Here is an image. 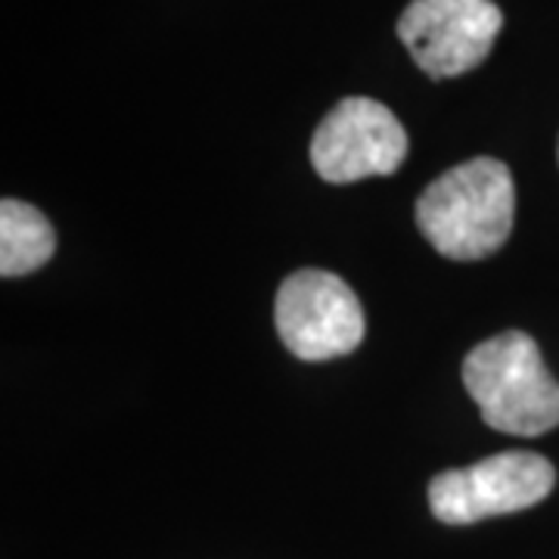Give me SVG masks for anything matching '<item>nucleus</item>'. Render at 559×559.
I'll return each instance as SVG.
<instances>
[{
    "label": "nucleus",
    "mask_w": 559,
    "mask_h": 559,
    "mask_svg": "<svg viewBox=\"0 0 559 559\" xmlns=\"http://www.w3.org/2000/svg\"><path fill=\"white\" fill-rule=\"evenodd\" d=\"M516 187L500 159L476 156L448 168L417 200V227L444 259L495 255L513 234Z\"/></svg>",
    "instance_id": "f257e3e1"
},
{
    "label": "nucleus",
    "mask_w": 559,
    "mask_h": 559,
    "mask_svg": "<svg viewBox=\"0 0 559 559\" xmlns=\"http://www.w3.org/2000/svg\"><path fill=\"white\" fill-rule=\"evenodd\" d=\"M463 385L485 426L498 432L535 439L559 426V382L522 330L476 345L463 360Z\"/></svg>",
    "instance_id": "f03ea898"
},
{
    "label": "nucleus",
    "mask_w": 559,
    "mask_h": 559,
    "mask_svg": "<svg viewBox=\"0 0 559 559\" xmlns=\"http://www.w3.org/2000/svg\"><path fill=\"white\" fill-rule=\"evenodd\" d=\"M557 485V469L535 451H500L429 481V510L444 525H473L528 510Z\"/></svg>",
    "instance_id": "7ed1b4c3"
},
{
    "label": "nucleus",
    "mask_w": 559,
    "mask_h": 559,
    "mask_svg": "<svg viewBox=\"0 0 559 559\" xmlns=\"http://www.w3.org/2000/svg\"><path fill=\"white\" fill-rule=\"evenodd\" d=\"M280 342L299 360H333L355 352L367 320L355 289L330 271L305 267L280 283L274 305Z\"/></svg>",
    "instance_id": "20e7f679"
},
{
    "label": "nucleus",
    "mask_w": 559,
    "mask_h": 559,
    "mask_svg": "<svg viewBox=\"0 0 559 559\" xmlns=\"http://www.w3.org/2000/svg\"><path fill=\"white\" fill-rule=\"evenodd\" d=\"M407 159V131L380 100L345 97L311 138V165L326 183H355L399 171Z\"/></svg>",
    "instance_id": "39448f33"
},
{
    "label": "nucleus",
    "mask_w": 559,
    "mask_h": 559,
    "mask_svg": "<svg viewBox=\"0 0 559 559\" xmlns=\"http://www.w3.org/2000/svg\"><path fill=\"white\" fill-rule=\"evenodd\" d=\"M503 13L491 0H411L399 38L432 79H457L488 60Z\"/></svg>",
    "instance_id": "423d86ee"
},
{
    "label": "nucleus",
    "mask_w": 559,
    "mask_h": 559,
    "mask_svg": "<svg viewBox=\"0 0 559 559\" xmlns=\"http://www.w3.org/2000/svg\"><path fill=\"white\" fill-rule=\"evenodd\" d=\"M57 252V234L35 205L0 202V277H22L44 267Z\"/></svg>",
    "instance_id": "0eeeda50"
},
{
    "label": "nucleus",
    "mask_w": 559,
    "mask_h": 559,
    "mask_svg": "<svg viewBox=\"0 0 559 559\" xmlns=\"http://www.w3.org/2000/svg\"><path fill=\"white\" fill-rule=\"evenodd\" d=\"M557 159H559V143H557Z\"/></svg>",
    "instance_id": "6e6552de"
}]
</instances>
